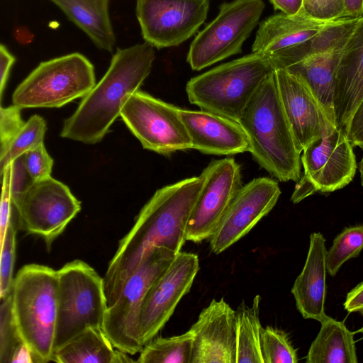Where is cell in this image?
Instances as JSON below:
<instances>
[{"instance_id":"38","label":"cell","mask_w":363,"mask_h":363,"mask_svg":"<svg viewBox=\"0 0 363 363\" xmlns=\"http://www.w3.org/2000/svg\"><path fill=\"white\" fill-rule=\"evenodd\" d=\"M1 177L2 190L0 206V243L11 220L14 218H18V212L12 201L8 179L4 175Z\"/></svg>"},{"instance_id":"6","label":"cell","mask_w":363,"mask_h":363,"mask_svg":"<svg viewBox=\"0 0 363 363\" xmlns=\"http://www.w3.org/2000/svg\"><path fill=\"white\" fill-rule=\"evenodd\" d=\"M57 296L55 351L88 328H102L107 309L104 279L82 260L57 270Z\"/></svg>"},{"instance_id":"27","label":"cell","mask_w":363,"mask_h":363,"mask_svg":"<svg viewBox=\"0 0 363 363\" xmlns=\"http://www.w3.org/2000/svg\"><path fill=\"white\" fill-rule=\"evenodd\" d=\"M359 18H340L328 21L315 35L270 61L274 68L286 69L308 57L342 48Z\"/></svg>"},{"instance_id":"24","label":"cell","mask_w":363,"mask_h":363,"mask_svg":"<svg viewBox=\"0 0 363 363\" xmlns=\"http://www.w3.org/2000/svg\"><path fill=\"white\" fill-rule=\"evenodd\" d=\"M111 343L102 328L90 327L54 352L57 363L136 362Z\"/></svg>"},{"instance_id":"8","label":"cell","mask_w":363,"mask_h":363,"mask_svg":"<svg viewBox=\"0 0 363 363\" xmlns=\"http://www.w3.org/2000/svg\"><path fill=\"white\" fill-rule=\"evenodd\" d=\"M177 254L162 247H152L126 281L117 301L107 307L102 328L118 350L133 355L143 349L140 316L144 298Z\"/></svg>"},{"instance_id":"45","label":"cell","mask_w":363,"mask_h":363,"mask_svg":"<svg viewBox=\"0 0 363 363\" xmlns=\"http://www.w3.org/2000/svg\"><path fill=\"white\" fill-rule=\"evenodd\" d=\"M359 333H362L363 334V327L362 328H360L359 330H358Z\"/></svg>"},{"instance_id":"32","label":"cell","mask_w":363,"mask_h":363,"mask_svg":"<svg viewBox=\"0 0 363 363\" xmlns=\"http://www.w3.org/2000/svg\"><path fill=\"white\" fill-rule=\"evenodd\" d=\"M363 249V225L345 228L333 240L327 250L325 264L327 272L335 277L342 264L357 257Z\"/></svg>"},{"instance_id":"12","label":"cell","mask_w":363,"mask_h":363,"mask_svg":"<svg viewBox=\"0 0 363 363\" xmlns=\"http://www.w3.org/2000/svg\"><path fill=\"white\" fill-rule=\"evenodd\" d=\"M21 229L42 238L48 248L81 210L68 186L52 177L33 182L16 206Z\"/></svg>"},{"instance_id":"35","label":"cell","mask_w":363,"mask_h":363,"mask_svg":"<svg viewBox=\"0 0 363 363\" xmlns=\"http://www.w3.org/2000/svg\"><path fill=\"white\" fill-rule=\"evenodd\" d=\"M25 167L33 182L51 177L53 160L48 153L44 143L23 155Z\"/></svg>"},{"instance_id":"20","label":"cell","mask_w":363,"mask_h":363,"mask_svg":"<svg viewBox=\"0 0 363 363\" xmlns=\"http://www.w3.org/2000/svg\"><path fill=\"white\" fill-rule=\"evenodd\" d=\"M363 99V16L344 45L335 77L333 106L335 126L345 130Z\"/></svg>"},{"instance_id":"9","label":"cell","mask_w":363,"mask_h":363,"mask_svg":"<svg viewBox=\"0 0 363 363\" xmlns=\"http://www.w3.org/2000/svg\"><path fill=\"white\" fill-rule=\"evenodd\" d=\"M262 0H233L221 4L216 18L192 41L187 62L199 71L242 52L264 9Z\"/></svg>"},{"instance_id":"44","label":"cell","mask_w":363,"mask_h":363,"mask_svg":"<svg viewBox=\"0 0 363 363\" xmlns=\"http://www.w3.org/2000/svg\"><path fill=\"white\" fill-rule=\"evenodd\" d=\"M359 172H360L361 184L363 187V155H362V158L359 162Z\"/></svg>"},{"instance_id":"30","label":"cell","mask_w":363,"mask_h":363,"mask_svg":"<svg viewBox=\"0 0 363 363\" xmlns=\"http://www.w3.org/2000/svg\"><path fill=\"white\" fill-rule=\"evenodd\" d=\"M193 342L189 330L176 336L154 337L143 346L136 362L191 363Z\"/></svg>"},{"instance_id":"1","label":"cell","mask_w":363,"mask_h":363,"mask_svg":"<svg viewBox=\"0 0 363 363\" xmlns=\"http://www.w3.org/2000/svg\"><path fill=\"white\" fill-rule=\"evenodd\" d=\"M204 182L201 174L184 179L157 189L145 204L131 230L120 240L103 278L107 307L117 301L126 281L152 247L181 252Z\"/></svg>"},{"instance_id":"22","label":"cell","mask_w":363,"mask_h":363,"mask_svg":"<svg viewBox=\"0 0 363 363\" xmlns=\"http://www.w3.org/2000/svg\"><path fill=\"white\" fill-rule=\"evenodd\" d=\"M325 239L320 233L310 235V245L303 268L296 279L291 293L298 311L305 319L321 322L326 295Z\"/></svg>"},{"instance_id":"10","label":"cell","mask_w":363,"mask_h":363,"mask_svg":"<svg viewBox=\"0 0 363 363\" xmlns=\"http://www.w3.org/2000/svg\"><path fill=\"white\" fill-rule=\"evenodd\" d=\"M303 152V173L291 197L294 203L315 193L341 189L352 181L357 165L353 147L342 130H328Z\"/></svg>"},{"instance_id":"39","label":"cell","mask_w":363,"mask_h":363,"mask_svg":"<svg viewBox=\"0 0 363 363\" xmlns=\"http://www.w3.org/2000/svg\"><path fill=\"white\" fill-rule=\"evenodd\" d=\"M344 132L353 147L363 149V99L354 110Z\"/></svg>"},{"instance_id":"42","label":"cell","mask_w":363,"mask_h":363,"mask_svg":"<svg viewBox=\"0 0 363 363\" xmlns=\"http://www.w3.org/2000/svg\"><path fill=\"white\" fill-rule=\"evenodd\" d=\"M275 9L288 15H294L303 8L304 0H269Z\"/></svg>"},{"instance_id":"40","label":"cell","mask_w":363,"mask_h":363,"mask_svg":"<svg viewBox=\"0 0 363 363\" xmlns=\"http://www.w3.org/2000/svg\"><path fill=\"white\" fill-rule=\"evenodd\" d=\"M16 61L15 57L3 44L0 45V95L1 99L6 85L10 70Z\"/></svg>"},{"instance_id":"18","label":"cell","mask_w":363,"mask_h":363,"mask_svg":"<svg viewBox=\"0 0 363 363\" xmlns=\"http://www.w3.org/2000/svg\"><path fill=\"white\" fill-rule=\"evenodd\" d=\"M235 311L223 298L213 299L189 330L191 363H236Z\"/></svg>"},{"instance_id":"2","label":"cell","mask_w":363,"mask_h":363,"mask_svg":"<svg viewBox=\"0 0 363 363\" xmlns=\"http://www.w3.org/2000/svg\"><path fill=\"white\" fill-rule=\"evenodd\" d=\"M154 60V47L145 41L117 49L104 77L64 121L60 136L86 144L100 142L149 75Z\"/></svg>"},{"instance_id":"37","label":"cell","mask_w":363,"mask_h":363,"mask_svg":"<svg viewBox=\"0 0 363 363\" xmlns=\"http://www.w3.org/2000/svg\"><path fill=\"white\" fill-rule=\"evenodd\" d=\"M21 108L12 105L1 107L0 109V139L1 150L5 148L16 134L21 129L25 122L21 116Z\"/></svg>"},{"instance_id":"16","label":"cell","mask_w":363,"mask_h":363,"mask_svg":"<svg viewBox=\"0 0 363 363\" xmlns=\"http://www.w3.org/2000/svg\"><path fill=\"white\" fill-rule=\"evenodd\" d=\"M280 194L278 182L269 177L255 178L242 186L209 239L211 251L221 253L247 234L272 211Z\"/></svg>"},{"instance_id":"17","label":"cell","mask_w":363,"mask_h":363,"mask_svg":"<svg viewBox=\"0 0 363 363\" xmlns=\"http://www.w3.org/2000/svg\"><path fill=\"white\" fill-rule=\"evenodd\" d=\"M281 105L300 152L312 141L333 128L307 86L285 69L274 70Z\"/></svg>"},{"instance_id":"21","label":"cell","mask_w":363,"mask_h":363,"mask_svg":"<svg viewBox=\"0 0 363 363\" xmlns=\"http://www.w3.org/2000/svg\"><path fill=\"white\" fill-rule=\"evenodd\" d=\"M328 22L313 18L303 9L294 15L281 12L271 16L259 24L252 52L272 62L315 35Z\"/></svg>"},{"instance_id":"14","label":"cell","mask_w":363,"mask_h":363,"mask_svg":"<svg viewBox=\"0 0 363 363\" xmlns=\"http://www.w3.org/2000/svg\"><path fill=\"white\" fill-rule=\"evenodd\" d=\"M201 175L205 182L189 220L186 240H209L242 185L240 164L233 157L213 160Z\"/></svg>"},{"instance_id":"7","label":"cell","mask_w":363,"mask_h":363,"mask_svg":"<svg viewBox=\"0 0 363 363\" xmlns=\"http://www.w3.org/2000/svg\"><path fill=\"white\" fill-rule=\"evenodd\" d=\"M94 67L74 52L42 62L16 87L13 104L25 108H59L83 98L96 85Z\"/></svg>"},{"instance_id":"31","label":"cell","mask_w":363,"mask_h":363,"mask_svg":"<svg viewBox=\"0 0 363 363\" xmlns=\"http://www.w3.org/2000/svg\"><path fill=\"white\" fill-rule=\"evenodd\" d=\"M46 122L38 115L32 116L12 138L7 146L0 150V173L13 160L43 143Z\"/></svg>"},{"instance_id":"13","label":"cell","mask_w":363,"mask_h":363,"mask_svg":"<svg viewBox=\"0 0 363 363\" xmlns=\"http://www.w3.org/2000/svg\"><path fill=\"white\" fill-rule=\"evenodd\" d=\"M208 8L209 0H137L136 15L145 42L160 49L191 37Z\"/></svg>"},{"instance_id":"41","label":"cell","mask_w":363,"mask_h":363,"mask_svg":"<svg viewBox=\"0 0 363 363\" xmlns=\"http://www.w3.org/2000/svg\"><path fill=\"white\" fill-rule=\"evenodd\" d=\"M343 306L349 313H363V281L348 292Z\"/></svg>"},{"instance_id":"26","label":"cell","mask_w":363,"mask_h":363,"mask_svg":"<svg viewBox=\"0 0 363 363\" xmlns=\"http://www.w3.org/2000/svg\"><path fill=\"white\" fill-rule=\"evenodd\" d=\"M306 357L307 363H357L354 333L327 315Z\"/></svg>"},{"instance_id":"29","label":"cell","mask_w":363,"mask_h":363,"mask_svg":"<svg viewBox=\"0 0 363 363\" xmlns=\"http://www.w3.org/2000/svg\"><path fill=\"white\" fill-rule=\"evenodd\" d=\"M35 363L23 340L13 312L11 292L1 298L0 304V363Z\"/></svg>"},{"instance_id":"3","label":"cell","mask_w":363,"mask_h":363,"mask_svg":"<svg viewBox=\"0 0 363 363\" xmlns=\"http://www.w3.org/2000/svg\"><path fill=\"white\" fill-rule=\"evenodd\" d=\"M239 123L248 137L250 152L262 168L281 182L300 179L301 152L280 101L274 72L252 97Z\"/></svg>"},{"instance_id":"33","label":"cell","mask_w":363,"mask_h":363,"mask_svg":"<svg viewBox=\"0 0 363 363\" xmlns=\"http://www.w3.org/2000/svg\"><path fill=\"white\" fill-rule=\"evenodd\" d=\"M260 342L264 363L298 362L296 350L284 331L272 326L262 328Z\"/></svg>"},{"instance_id":"36","label":"cell","mask_w":363,"mask_h":363,"mask_svg":"<svg viewBox=\"0 0 363 363\" xmlns=\"http://www.w3.org/2000/svg\"><path fill=\"white\" fill-rule=\"evenodd\" d=\"M303 9L313 18L323 21L343 18L342 0H304Z\"/></svg>"},{"instance_id":"25","label":"cell","mask_w":363,"mask_h":363,"mask_svg":"<svg viewBox=\"0 0 363 363\" xmlns=\"http://www.w3.org/2000/svg\"><path fill=\"white\" fill-rule=\"evenodd\" d=\"M100 49L111 52L116 38L109 16V0H50Z\"/></svg>"},{"instance_id":"11","label":"cell","mask_w":363,"mask_h":363,"mask_svg":"<svg viewBox=\"0 0 363 363\" xmlns=\"http://www.w3.org/2000/svg\"><path fill=\"white\" fill-rule=\"evenodd\" d=\"M179 109L138 89L126 99L120 116L143 148L167 155L191 149Z\"/></svg>"},{"instance_id":"34","label":"cell","mask_w":363,"mask_h":363,"mask_svg":"<svg viewBox=\"0 0 363 363\" xmlns=\"http://www.w3.org/2000/svg\"><path fill=\"white\" fill-rule=\"evenodd\" d=\"M16 218H13L8 225L3 240L0 243V299L5 298L11 292L14 280L13 272L16 245Z\"/></svg>"},{"instance_id":"19","label":"cell","mask_w":363,"mask_h":363,"mask_svg":"<svg viewBox=\"0 0 363 363\" xmlns=\"http://www.w3.org/2000/svg\"><path fill=\"white\" fill-rule=\"evenodd\" d=\"M191 140V149L202 153L233 155L250 152L248 137L239 122L200 110L179 109Z\"/></svg>"},{"instance_id":"4","label":"cell","mask_w":363,"mask_h":363,"mask_svg":"<svg viewBox=\"0 0 363 363\" xmlns=\"http://www.w3.org/2000/svg\"><path fill=\"white\" fill-rule=\"evenodd\" d=\"M12 306L19 333L35 363L52 362L57 316V271L29 264L17 272Z\"/></svg>"},{"instance_id":"23","label":"cell","mask_w":363,"mask_h":363,"mask_svg":"<svg viewBox=\"0 0 363 363\" xmlns=\"http://www.w3.org/2000/svg\"><path fill=\"white\" fill-rule=\"evenodd\" d=\"M342 48L308 57L285 69L307 86L335 127L334 84Z\"/></svg>"},{"instance_id":"15","label":"cell","mask_w":363,"mask_h":363,"mask_svg":"<svg viewBox=\"0 0 363 363\" xmlns=\"http://www.w3.org/2000/svg\"><path fill=\"white\" fill-rule=\"evenodd\" d=\"M199 270V260L196 254L179 252L150 287L140 316V335L143 346L169 320L182 298L190 291Z\"/></svg>"},{"instance_id":"43","label":"cell","mask_w":363,"mask_h":363,"mask_svg":"<svg viewBox=\"0 0 363 363\" xmlns=\"http://www.w3.org/2000/svg\"><path fill=\"white\" fill-rule=\"evenodd\" d=\"M343 18H360L363 16V0H342Z\"/></svg>"},{"instance_id":"28","label":"cell","mask_w":363,"mask_h":363,"mask_svg":"<svg viewBox=\"0 0 363 363\" xmlns=\"http://www.w3.org/2000/svg\"><path fill=\"white\" fill-rule=\"evenodd\" d=\"M260 296L251 306L242 301L235 311L236 363H264L261 351Z\"/></svg>"},{"instance_id":"5","label":"cell","mask_w":363,"mask_h":363,"mask_svg":"<svg viewBox=\"0 0 363 363\" xmlns=\"http://www.w3.org/2000/svg\"><path fill=\"white\" fill-rule=\"evenodd\" d=\"M274 70L267 57L252 52L191 78L186 86V94L189 102L201 110L239 122Z\"/></svg>"}]
</instances>
